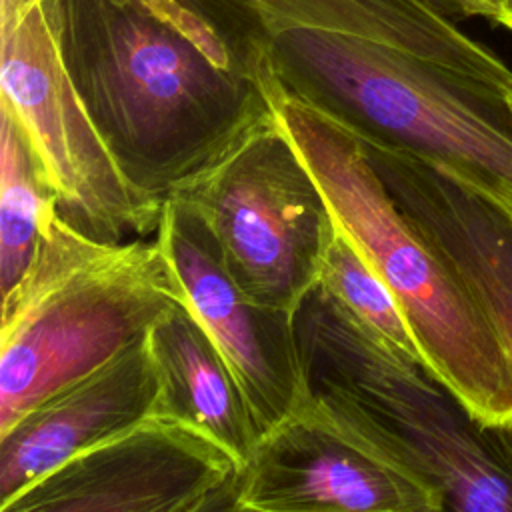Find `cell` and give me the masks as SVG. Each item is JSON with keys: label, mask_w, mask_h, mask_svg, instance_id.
<instances>
[{"label": "cell", "mask_w": 512, "mask_h": 512, "mask_svg": "<svg viewBox=\"0 0 512 512\" xmlns=\"http://www.w3.org/2000/svg\"><path fill=\"white\" fill-rule=\"evenodd\" d=\"M184 300L230 366L260 438L312 396L296 316L248 298L230 276L204 220L166 198L156 230Z\"/></svg>", "instance_id": "obj_10"}, {"label": "cell", "mask_w": 512, "mask_h": 512, "mask_svg": "<svg viewBox=\"0 0 512 512\" xmlns=\"http://www.w3.org/2000/svg\"><path fill=\"white\" fill-rule=\"evenodd\" d=\"M66 70L130 186L162 204L272 118L266 56L188 0H46Z\"/></svg>", "instance_id": "obj_1"}, {"label": "cell", "mask_w": 512, "mask_h": 512, "mask_svg": "<svg viewBox=\"0 0 512 512\" xmlns=\"http://www.w3.org/2000/svg\"><path fill=\"white\" fill-rule=\"evenodd\" d=\"M362 144L398 208L464 280L512 350V216L414 154ZM484 432L512 476V426Z\"/></svg>", "instance_id": "obj_11"}, {"label": "cell", "mask_w": 512, "mask_h": 512, "mask_svg": "<svg viewBox=\"0 0 512 512\" xmlns=\"http://www.w3.org/2000/svg\"><path fill=\"white\" fill-rule=\"evenodd\" d=\"M456 18H486L496 22L502 0H438Z\"/></svg>", "instance_id": "obj_17"}, {"label": "cell", "mask_w": 512, "mask_h": 512, "mask_svg": "<svg viewBox=\"0 0 512 512\" xmlns=\"http://www.w3.org/2000/svg\"><path fill=\"white\" fill-rule=\"evenodd\" d=\"M318 286L336 298L378 338L396 350L422 360L394 294L364 258L360 248L338 226L322 258Z\"/></svg>", "instance_id": "obj_16"}, {"label": "cell", "mask_w": 512, "mask_h": 512, "mask_svg": "<svg viewBox=\"0 0 512 512\" xmlns=\"http://www.w3.org/2000/svg\"><path fill=\"white\" fill-rule=\"evenodd\" d=\"M284 90L362 140L414 154L512 216V68L474 70L332 30L266 46Z\"/></svg>", "instance_id": "obj_2"}, {"label": "cell", "mask_w": 512, "mask_h": 512, "mask_svg": "<svg viewBox=\"0 0 512 512\" xmlns=\"http://www.w3.org/2000/svg\"><path fill=\"white\" fill-rule=\"evenodd\" d=\"M250 60L294 28L376 40L450 66L494 70L506 62L466 34L438 0H188Z\"/></svg>", "instance_id": "obj_12"}, {"label": "cell", "mask_w": 512, "mask_h": 512, "mask_svg": "<svg viewBox=\"0 0 512 512\" xmlns=\"http://www.w3.org/2000/svg\"><path fill=\"white\" fill-rule=\"evenodd\" d=\"M510 106H512V96H510Z\"/></svg>", "instance_id": "obj_20"}, {"label": "cell", "mask_w": 512, "mask_h": 512, "mask_svg": "<svg viewBox=\"0 0 512 512\" xmlns=\"http://www.w3.org/2000/svg\"><path fill=\"white\" fill-rule=\"evenodd\" d=\"M146 344L160 384L154 414L196 428L244 466L260 432L230 366L186 300L150 326Z\"/></svg>", "instance_id": "obj_14"}, {"label": "cell", "mask_w": 512, "mask_h": 512, "mask_svg": "<svg viewBox=\"0 0 512 512\" xmlns=\"http://www.w3.org/2000/svg\"><path fill=\"white\" fill-rule=\"evenodd\" d=\"M26 0H0V12H8L12 8H18L20 4H24Z\"/></svg>", "instance_id": "obj_19"}, {"label": "cell", "mask_w": 512, "mask_h": 512, "mask_svg": "<svg viewBox=\"0 0 512 512\" xmlns=\"http://www.w3.org/2000/svg\"><path fill=\"white\" fill-rule=\"evenodd\" d=\"M314 394L434 484L446 510L512 512V476L484 426L422 360L358 322L322 286L296 314Z\"/></svg>", "instance_id": "obj_5"}, {"label": "cell", "mask_w": 512, "mask_h": 512, "mask_svg": "<svg viewBox=\"0 0 512 512\" xmlns=\"http://www.w3.org/2000/svg\"><path fill=\"white\" fill-rule=\"evenodd\" d=\"M0 112L74 228L104 242L156 234L164 202L140 196L108 152L66 70L46 0L0 12Z\"/></svg>", "instance_id": "obj_7"}, {"label": "cell", "mask_w": 512, "mask_h": 512, "mask_svg": "<svg viewBox=\"0 0 512 512\" xmlns=\"http://www.w3.org/2000/svg\"><path fill=\"white\" fill-rule=\"evenodd\" d=\"M56 200L14 120L0 112V290L28 270Z\"/></svg>", "instance_id": "obj_15"}, {"label": "cell", "mask_w": 512, "mask_h": 512, "mask_svg": "<svg viewBox=\"0 0 512 512\" xmlns=\"http://www.w3.org/2000/svg\"><path fill=\"white\" fill-rule=\"evenodd\" d=\"M158 394L144 336L38 400L0 432V502L78 452L154 414Z\"/></svg>", "instance_id": "obj_13"}, {"label": "cell", "mask_w": 512, "mask_h": 512, "mask_svg": "<svg viewBox=\"0 0 512 512\" xmlns=\"http://www.w3.org/2000/svg\"><path fill=\"white\" fill-rule=\"evenodd\" d=\"M496 24H502L504 28L512 30V0H502V8H500Z\"/></svg>", "instance_id": "obj_18"}, {"label": "cell", "mask_w": 512, "mask_h": 512, "mask_svg": "<svg viewBox=\"0 0 512 512\" xmlns=\"http://www.w3.org/2000/svg\"><path fill=\"white\" fill-rule=\"evenodd\" d=\"M266 88L336 226L394 294L426 368L484 428L512 426V350L476 296L398 208L354 132L284 90L268 64Z\"/></svg>", "instance_id": "obj_3"}, {"label": "cell", "mask_w": 512, "mask_h": 512, "mask_svg": "<svg viewBox=\"0 0 512 512\" xmlns=\"http://www.w3.org/2000/svg\"><path fill=\"white\" fill-rule=\"evenodd\" d=\"M178 300L184 292L156 234L96 240L54 208L28 270L2 294L0 432L142 340Z\"/></svg>", "instance_id": "obj_4"}, {"label": "cell", "mask_w": 512, "mask_h": 512, "mask_svg": "<svg viewBox=\"0 0 512 512\" xmlns=\"http://www.w3.org/2000/svg\"><path fill=\"white\" fill-rule=\"evenodd\" d=\"M440 490L312 392L242 466L234 512H440Z\"/></svg>", "instance_id": "obj_8"}, {"label": "cell", "mask_w": 512, "mask_h": 512, "mask_svg": "<svg viewBox=\"0 0 512 512\" xmlns=\"http://www.w3.org/2000/svg\"><path fill=\"white\" fill-rule=\"evenodd\" d=\"M168 198L204 220L248 298L298 314L318 286L336 220L274 114Z\"/></svg>", "instance_id": "obj_6"}, {"label": "cell", "mask_w": 512, "mask_h": 512, "mask_svg": "<svg viewBox=\"0 0 512 512\" xmlns=\"http://www.w3.org/2000/svg\"><path fill=\"white\" fill-rule=\"evenodd\" d=\"M242 462L196 428L150 414L0 502V512H234Z\"/></svg>", "instance_id": "obj_9"}]
</instances>
